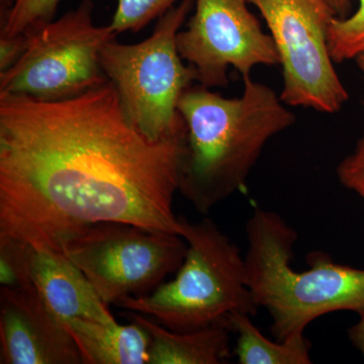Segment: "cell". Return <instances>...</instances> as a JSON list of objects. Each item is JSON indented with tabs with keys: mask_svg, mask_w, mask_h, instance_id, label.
I'll use <instances>...</instances> for the list:
<instances>
[{
	"mask_svg": "<svg viewBox=\"0 0 364 364\" xmlns=\"http://www.w3.org/2000/svg\"><path fill=\"white\" fill-rule=\"evenodd\" d=\"M28 38L26 35L4 37L0 36V73L14 66L26 51Z\"/></svg>",
	"mask_w": 364,
	"mask_h": 364,
	"instance_id": "ffe728a7",
	"label": "cell"
},
{
	"mask_svg": "<svg viewBox=\"0 0 364 364\" xmlns=\"http://www.w3.org/2000/svg\"><path fill=\"white\" fill-rule=\"evenodd\" d=\"M182 238L188 249L174 279L146 296L124 298L117 306L178 332L226 326L234 313L255 316L259 306L249 289L238 246L210 218L196 223L186 219Z\"/></svg>",
	"mask_w": 364,
	"mask_h": 364,
	"instance_id": "277c9868",
	"label": "cell"
},
{
	"mask_svg": "<svg viewBox=\"0 0 364 364\" xmlns=\"http://www.w3.org/2000/svg\"><path fill=\"white\" fill-rule=\"evenodd\" d=\"M0 284L6 287H33L28 279L26 244L0 237Z\"/></svg>",
	"mask_w": 364,
	"mask_h": 364,
	"instance_id": "ac0fdd59",
	"label": "cell"
},
{
	"mask_svg": "<svg viewBox=\"0 0 364 364\" xmlns=\"http://www.w3.org/2000/svg\"><path fill=\"white\" fill-rule=\"evenodd\" d=\"M14 0H0V9H1V16H4L7 11L13 6Z\"/></svg>",
	"mask_w": 364,
	"mask_h": 364,
	"instance_id": "603a6c76",
	"label": "cell"
},
{
	"mask_svg": "<svg viewBox=\"0 0 364 364\" xmlns=\"http://www.w3.org/2000/svg\"><path fill=\"white\" fill-rule=\"evenodd\" d=\"M355 60L356 62H358V68L360 69V71L363 72L364 75V53L363 54L359 55Z\"/></svg>",
	"mask_w": 364,
	"mask_h": 364,
	"instance_id": "cb8c5ba5",
	"label": "cell"
},
{
	"mask_svg": "<svg viewBox=\"0 0 364 364\" xmlns=\"http://www.w3.org/2000/svg\"><path fill=\"white\" fill-rule=\"evenodd\" d=\"M62 0H14L13 6L1 16L4 37L28 35L54 20Z\"/></svg>",
	"mask_w": 364,
	"mask_h": 364,
	"instance_id": "2e32d148",
	"label": "cell"
},
{
	"mask_svg": "<svg viewBox=\"0 0 364 364\" xmlns=\"http://www.w3.org/2000/svg\"><path fill=\"white\" fill-rule=\"evenodd\" d=\"M247 284L256 305L272 318L277 341L305 336L322 316L364 311V269L340 264L324 252L309 254L308 270L291 268L298 233L282 215L259 207L246 223Z\"/></svg>",
	"mask_w": 364,
	"mask_h": 364,
	"instance_id": "3957f363",
	"label": "cell"
},
{
	"mask_svg": "<svg viewBox=\"0 0 364 364\" xmlns=\"http://www.w3.org/2000/svg\"><path fill=\"white\" fill-rule=\"evenodd\" d=\"M195 6L196 0H181L158 18L148 39L134 45L111 40L100 52V65L116 87L124 114L150 141L186 136L178 102L196 75L182 62L176 38Z\"/></svg>",
	"mask_w": 364,
	"mask_h": 364,
	"instance_id": "5b68a950",
	"label": "cell"
},
{
	"mask_svg": "<svg viewBox=\"0 0 364 364\" xmlns=\"http://www.w3.org/2000/svg\"><path fill=\"white\" fill-rule=\"evenodd\" d=\"M188 244L181 236L126 223H100L72 237L64 254L107 305L152 293L177 272Z\"/></svg>",
	"mask_w": 364,
	"mask_h": 364,
	"instance_id": "52a82bcc",
	"label": "cell"
},
{
	"mask_svg": "<svg viewBox=\"0 0 364 364\" xmlns=\"http://www.w3.org/2000/svg\"><path fill=\"white\" fill-rule=\"evenodd\" d=\"M93 0L28 33L18 61L0 73V93L40 100L76 97L109 81L100 52L117 33L93 23Z\"/></svg>",
	"mask_w": 364,
	"mask_h": 364,
	"instance_id": "8992f818",
	"label": "cell"
},
{
	"mask_svg": "<svg viewBox=\"0 0 364 364\" xmlns=\"http://www.w3.org/2000/svg\"><path fill=\"white\" fill-rule=\"evenodd\" d=\"M252 316L231 314L225 321L230 331L237 335L235 354L241 364H311V342L306 336L272 341L254 324Z\"/></svg>",
	"mask_w": 364,
	"mask_h": 364,
	"instance_id": "5bb4252c",
	"label": "cell"
},
{
	"mask_svg": "<svg viewBox=\"0 0 364 364\" xmlns=\"http://www.w3.org/2000/svg\"><path fill=\"white\" fill-rule=\"evenodd\" d=\"M243 80L239 97L198 85L179 100L186 140L178 191L203 215L241 191L270 139L296 122L272 88Z\"/></svg>",
	"mask_w": 364,
	"mask_h": 364,
	"instance_id": "7a4b0ae2",
	"label": "cell"
},
{
	"mask_svg": "<svg viewBox=\"0 0 364 364\" xmlns=\"http://www.w3.org/2000/svg\"><path fill=\"white\" fill-rule=\"evenodd\" d=\"M259 11L279 56L280 98L289 107L335 114L348 100L334 68L328 35L334 11L327 0H248Z\"/></svg>",
	"mask_w": 364,
	"mask_h": 364,
	"instance_id": "ba28073f",
	"label": "cell"
},
{
	"mask_svg": "<svg viewBox=\"0 0 364 364\" xmlns=\"http://www.w3.org/2000/svg\"><path fill=\"white\" fill-rule=\"evenodd\" d=\"M80 352L83 364H148L149 336L132 321L131 324L91 320L65 323Z\"/></svg>",
	"mask_w": 364,
	"mask_h": 364,
	"instance_id": "4fadbf2b",
	"label": "cell"
},
{
	"mask_svg": "<svg viewBox=\"0 0 364 364\" xmlns=\"http://www.w3.org/2000/svg\"><path fill=\"white\" fill-rule=\"evenodd\" d=\"M337 177L344 188L355 193L364 203V133L353 152L339 163Z\"/></svg>",
	"mask_w": 364,
	"mask_h": 364,
	"instance_id": "d6986e66",
	"label": "cell"
},
{
	"mask_svg": "<svg viewBox=\"0 0 364 364\" xmlns=\"http://www.w3.org/2000/svg\"><path fill=\"white\" fill-rule=\"evenodd\" d=\"M358 315V322L348 330V337L353 346L363 354L364 359V311Z\"/></svg>",
	"mask_w": 364,
	"mask_h": 364,
	"instance_id": "44dd1931",
	"label": "cell"
},
{
	"mask_svg": "<svg viewBox=\"0 0 364 364\" xmlns=\"http://www.w3.org/2000/svg\"><path fill=\"white\" fill-rule=\"evenodd\" d=\"M337 18H346L351 9L352 0H327Z\"/></svg>",
	"mask_w": 364,
	"mask_h": 364,
	"instance_id": "7402d4cb",
	"label": "cell"
},
{
	"mask_svg": "<svg viewBox=\"0 0 364 364\" xmlns=\"http://www.w3.org/2000/svg\"><path fill=\"white\" fill-rule=\"evenodd\" d=\"M129 318L149 336L148 364H219L229 358L231 331L226 326L178 332L142 314L130 312Z\"/></svg>",
	"mask_w": 364,
	"mask_h": 364,
	"instance_id": "7c38bea8",
	"label": "cell"
},
{
	"mask_svg": "<svg viewBox=\"0 0 364 364\" xmlns=\"http://www.w3.org/2000/svg\"><path fill=\"white\" fill-rule=\"evenodd\" d=\"M0 363H82L65 324L33 287H0Z\"/></svg>",
	"mask_w": 364,
	"mask_h": 364,
	"instance_id": "30bf717a",
	"label": "cell"
},
{
	"mask_svg": "<svg viewBox=\"0 0 364 364\" xmlns=\"http://www.w3.org/2000/svg\"><path fill=\"white\" fill-rule=\"evenodd\" d=\"M184 140L146 138L109 80L59 100L0 93V237L61 253L100 223L183 236Z\"/></svg>",
	"mask_w": 364,
	"mask_h": 364,
	"instance_id": "6da1fadb",
	"label": "cell"
},
{
	"mask_svg": "<svg viewBox=\"0 0 364 364\" xmlns=\"http://www.w3.org/2000/svg\"><path fill=\"white\" fill-rule=\"evenodd\" d=\"M248 0H196L186 28L177 33L181 58L207 88L228 85L230 67L246 78L254 67L279 65L269 33L248 9Z\"/></svg>",
	"mask_w": 364,
	"mask_h": 364,
	"instance_id": "9c48e42d",
	"label": "cell"
},
{
	"mask_svg": "<svg viewBox=\"0 0 364 364\" xmlns=\"http://www.w3.org/2000/svg\"><path fill=\"white\" fill-rule=\"evenodd\" d=\"M31 284L57 318L109 323L117 321L83 272L64 254L26 245Z\"/></svg>",
	"mask_w": 364,
	"mask_h": 364,
	"instance_id": "8fae6325",
	"label": "cell"
},
{
	"mask_svg": "<svg viewBox=\"0 0 364 364\" xmlns=\"http://www.w3.org/2000/svg\"><path fill=\"white\" fill-rule=\"evenodd\" d=\"M176 0H117L112 30L117 35L131 31L139 32L155 18L174 6Z\"/></svg>",
	"mask_w": 364,
	"mask_h": 364,
	"instance_id": "e0dca14e",
	"label": "cell"
},
{
	"mask_svg": "<svg viewBox=\"0 0 364 364\" xmlns=\"http://www.w3.org/2000/svg\"><path fill=\"white\" fill-rule=\"evenodd\" d=\"M333 61L342 63L364 53V0H358L355 13L346 18H334L328 35Z\"/></svg>",
	"mask_w": 364,
	"mask_h": 364,
	"instance_id": "9a60e30c",
	"label": "cell"
}]
</instances>
